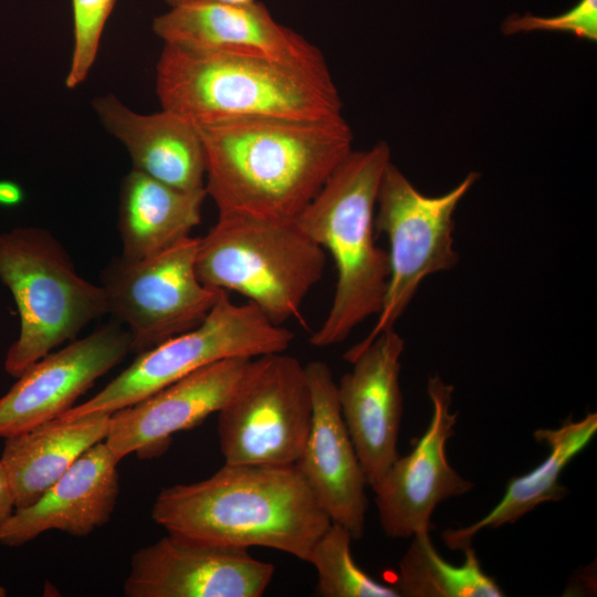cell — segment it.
Masks as SVG:
<instances>
[{"label":"cell","instance_id":"29","mask_svg":"<svg viewBox=\"0 0 597 597\" xmlns=\"http://www.w3.org/2000/svg\"><path fill=\"white\" fill-rule=\"evenodd\" d=\"M169 7L189 2H220V3H249L254 0H165Z\"/></svg>","mask_w":597,"mask_h":597},{"label":"cell","instance_id":"12","mask_svg":"<svg viewBox=\"0 0 597 597\" xmlns=\"http://www.w3.org/2000/svg\"><path fill=\"white\" fill-rule=\"evenodd\" d=\"M153 31L164 44L260 57L332 78L318 48L279 23L265 4L256 0L170 7L154 19Z\"/></svg>","mask_w":597,"mask_h":597},{"label":"cell","instance_id":"2","mask_svg":"<svg viewBox=\"0 0 597 597\" xmlns=\"http://www.w3.org/2000/svg\"><path fill=\"white\" fill-rule=\"evenodd\" d=\"M151 516L185 541L272 548L304 562L332 523L294 464L224 463L205 480L164 488Z\"/></svg>","mask_w":597,"mask_h":597},{"label":"cell","instance_id":"19","mask_svg":"<svg viewBox=\"0 0 597 597\" xmlns=\"http://www.w3.org/2000/svg\"><path fill=\"white\" fill-rule=\"evenodd\" d=\"M92 105L104 129L129 154L133 169L181 190L205 188L206 156L196 125L164 108L137 113L112 93Z\"/></svg>","mask_w":597,"mask_h":597},{"label":"cell","instance_id":"20","mask_svg":"<svg viewBox=\"0 0 597 597\" xmlns=\"http://www.w3.org/2000/svg\"><path fill=\"white\" fill-rule=\"evenodd\" d=\"M112 413L40 425L6 438L1 455L14 509L35 503L88 448L105 440Z\"/></svg>","mask_w":597,"mask_h":597},{"label":"cell","instance_id":"15","mask_svg":"<svg viewBox=\"0 0 597 597\" xmlns=\"http://www.w3.org/2000/svg\"><path fill=\"white\" fill-rule=\"evenodd\" d=\"M132 352L128 331L107 324L32 364L0 398V437L52 421Z\"/></svg>","mask_w":597,"mask_h":597},{"label":"cell","instance_id":"21","mask_svg":"<svg viewBox=\"0 0 597 597\" xmlns=\"http://www.w3.org/2000/svg\"><path fill=\"white\" fill-rule=\"evenodd\" d=\"M206 197L205 188L181 190L132 169L119 188L122 256L143 259L190 237Z\"/></svg>","mask_w":597,"mask_h":597},{"label":"cell","instance_id":"11","mask_svg":"<svg viewBox=\"0 0 597 597\" xmlns=\"http://www.w3.org/2000/svg\"><path fill=\"white\" fill-rule=\"evenodd\" d=\"M453 391L454 387L439 375L429 377L427 392L432 415L427 430L410 453L398 457L371 488L381 528L389 537L430 532L438 504L473 488L447 458V442L454 434L458 419V412L451 410Z\"/></svg>","mask_w":597,"mask_h":597},{"label":"cell","instance_id":"28","mask_svg":"<svg viewBox=\"0 0 597 597\" xmlns=\"http://www.w3.org/2000/svg\"><path fill=\"white\" fill-rule=\"evenodd\" d=\"M24 200L22 187L12 180H0V206L15 207Z\"/></svg>","mask_w":597,"mask_h":597},{"label":"cell","instance_id":"24","mask_svg":"<svg viewBox=\"0 0 597 597\" xmlns=\"http://www.w3.org/2000/svg\"><path fill=\"white\" fill-rule=\"evenodd\" d=\"M353 536L332 522L313 545L306 559L316 570L314 595L318 597H399L394 586L384 585L354 561Z\"/></svg>","mask_w":597,"mask_h":597},{"label":"cell","instance_id":"9","mask_svg":"<svg viewBox=\"0 0 597 597\" xmlns=\"http://www.w3.org/2000/svg\"><path fill=\"white\" fill-rule=\"evenodd\" d=\"M217 415L224 463L293 465L312 420L305 366L285 352L251 358Z\"/></svg>","mask_w":597,"mask_h":597},{"label":"cell","instance_id":"18","mask_svg":"<svg viewBox=\"0 0 597 597\" xmlns=\"http://www.w3.org/2000/svg\"><path fill=\"white\" fill-rule=\"evenodd\" d=\"M118 463L104 440L88 448L35 503L14 509L0 543L19 546L52 530L82 537L106 524L119 492Z\"/></svg>","mask_w":597,"mask_h":597},{"label":"cell","instance_id":"8","mask_svg":"<svg viewBox=\"0 0 597 597\" xmlns=\"http://www.w3.org/2000/svg\"><path fill=\"white\" fill-rule=\"evenodd\" d=\"M478 178L479 174L471 171L448 192L430 197L389 163L379 185L375 211V229L386 234L389 242L388 282L374 327L354 346H365L381 332L394 328L421 282L457 265L453 217Z\"/></svg>","mask_w":597,"mask_h":597},{"label":"cell","instance_id":"17","mask_svg":"<svg viewBox=\"0 0 597 597\" xmlns=\"http://www.w3.org/2000/svg\"><path fill=\"white\" fill-rule=\"evenodd\" d=\"M251 358L234 357L201 367L145 399L111 415L105 443L117 461L163 454L172 436L217 413Z\"/></svg>","mask_w":597,"mask_h":597},{"label":"cell","instance_id":"7","mask_svg":"<svg viewBox=\"0 0 597 597\" xmlns=\"http://www.w3.org/2000/svg\"><path fill=\"white\" fill-rule=\"evenodd\" d=\"M293 338L291 331L272 322L253 303L235 304L222 292L199 325L138 353L100 392L56 419L113 413L214 362L285 352Z\"/></svg>","mask_w":597,"mask_h":597},{"label":"cell","instance_id":"10","mask_svg":"<svg viewBox=\"0 0 597 597\" xmlns=\"http://www.w3.org/2000/svg\"><path fill=\"white\" fill-rule=\"evenodd\" d=\"M198 243L199 238L190 235L143 259H115L103 271L107 313L128 326L132 352L196 327L224 292L200 281Z\"/></svg>","mask_w":597,"mask_h":597},{"label":"cell","instance_id":"1","mask_svg":"<svg viewBox=\"0 0 597 597\" xmlns=\"http://www.w3.org/2000/svg\"><path fill=\"white\" fill-rule=\"evenodd\" d=\"M219 214L295 219L353 150L345 118H241L197 126Z\"/></svg>","mask_w":597,"mask_h":597},{"label":"cell","instance_id":"5","mask_svg":"<svg viewBox=\"0 0 597 597\" xmlns=\"http://www.w3.org/2000/svg\"><path fill=\"white\" fill-rule=\"evenodd\" d=\"M325 265V251L296 219L243 213L219 214L196 255L205 285L243 295L279 325L300 317Z\"/></svg>","mask_w":597,"mask_h":597},{"label":"cell","instance_id":"26","mask_svg":"<svg viewBox=\"0 0 597 597\" xmlns=\"http://www.w3.org/2000/svg\"><path fill=\"white\" fill-rule=\"evenodd\" d=\"M533 31L565 32L596 42L597 0H579L566 12L553 17L512 14L502 24L506 35Z\"/></svg>","mask_w":597,"mask_h":597},{"label":"cell","instance_id":"4","mask_svg":"<svg viewBox=\"0 0 597 597\" xmlns=\"http://www.w3.org/2000/svg\"><path fill=\"white\" fill-rule=\"evenodd\" d=\"M390 161V149L384 142L367 150H352L295 218L331 254L337 272L329 311L310 337L315 347L339 344L381 307L389 263L387 252L375 242V211Z\"/></svg>","mask_w":597,"mask_h":597},{"label":"cell","instance_id":"23","mask_svg":"<svg viewBox=\"0 0 597 597\" xmlns=\"http://www.w3.org/2000/svg\"><path fill=\"white\" fill-rule=\"evenodd\" d=\"M409 547L398 565L396 585L399 597H502L496 580L481 567L470 545L462 552L464 561L453 565L437 552L427 531L411 536Z\"/></svg>","mask_w":597,"mask_h":597},{"label":"cell","instance_id":"3","mask_svg":"<svg viewBox=\"0 0 597 597\" xmlns=\"http://www.w3.org/2000/svg\"><path fill=\"white\" fill-rule=\"evenodd\" d=\"M160 106L196 126L241 118L342 117L333 78L269 60L164 44L156 64Z\"/></svg>","mask_w":597,"mask_h":597},{"label":"cell","instance_id":"25","mask_svg":"<svg viewBox=\"0 0 597 597\" xmlns=\"http://www.w3.org/2000/svg\"><path fill=\"white\" fill-rule=\"evenodd\" d=\"M73 50L65 78L67 88H76L92 70L102 34L116 0H71Z\"/></svg>","mask_w":597,"mask_h":597},{"label":"cell","instance_id":"13","mask_svg":"<svg viewBox=\"0 0 597 597\" xmlns=\"http://www.w3.org/2000/svg\"><path fill=\"white\" fill-rule=\"evenodd\" d=\"M405 349L395 327L344 358L353 368L337 383L341 412L367 484L373 488L399 457L397 450L404 398L399 383Z\"/></svg>","mask_w":597,"mask_h":597},{"label":"cell","instance_id":"27","mask_svg":"<svg viewBox=\"0 0 597 597\" xmlns=\"http://www.w3.org/2000/svg\"><path fill=\"white\" fill-rule=\"evenodd\" d=\"M13 511V496L7 480L4 468L0 461V530Z\"/></svg>","mask_w":597,"mask_h":597},{"label":"cell","instance_id":"16","mask_svg":"<svg viewBox=\"0 0 597 597\" xmlns=\"http://www.w3.org/2000/svg\"><path fill=\"white\" fill-rule=\"evenodd\" d=\"M305 371L312 420L294 467L331 521L359 541L365 530L368 484L341 412L337 383L324 362H310Z\"/></svg>","mask_w":597,"mask_h":597},{"label":"cell","instance_id":"22","mask_svg":"<svg viewBox=\"0 0 597 597\" xmlns=\"http://www.w3.org/2000/svg\"><path fill=\"white\" fill-rule=\"evenodd\" d=\"M596 432V412L578 421L569 418L557 429L536 430L534 437L548 448V455L532 471L511 478L502 499L481 520L465 527L444 531L441 536L446 545L452 551H463L484 528L513 524L537 505L564 499L568 490L559 482L561 474L590 443Z\"/></svg>","mask_w":597,"mask_h":597},{"label":"cell","instance_id":"14","mask_svg":"<svg viewBox=\"0 0 597 597\" xmlns=\"http://www.w3.org/2000/svg\"><path fill=\"white\" fill-rule=\"evenodd\" d=\"M274 565L249 549L203 545L174 535L136 551L124 583L127 597H261Z\"/></svg>","mask_w":597,"mask_h":597},{"label":"cell","instance_id":"6","mask_svg":"<svg viewBox=\"0 0 597 597\" xmlns=\"http://www.w3.org/2000/svg\"><path fill=\"white\" fill-rule=\"evenodd\" d=\"M0 280L20 317L19 336L4 359L12 377L107 313L102 285L82 277L62 244L42 228L0 233Z\"/></svg>","mask_w":597,"mask_h":597}]
</instances>
